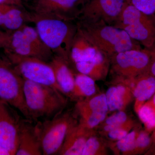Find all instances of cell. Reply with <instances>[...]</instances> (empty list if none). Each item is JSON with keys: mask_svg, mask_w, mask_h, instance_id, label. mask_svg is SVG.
<instances>
[{"mask_svg": "<svg viewBox=\"0 0 155 155\" xmlns=\"http://www.w3.org/2000/svg\"><path fill=\"white\" fill-rule=\"evenodd\" d=\"M78 29L95 46L109 57L127 50L143 48L125 31L104 22L78 19Z\"/></svg>", "mask_w": 155, "mask_h": 155, "instance_id": "cell-1", "label": "cell"}, {"mask_svg": "<svg viewBox=\"0 0 155 155\" xmlns=\"http://www.w3.org/2000/svg\"><path fill=\"white\" fill-rule=\"evenodd\" d=\"M29 14L30 22L35 25V28L45 44L52 51L54 55L64 58L69 64L70 48L77 30L76 21H66Z\"/></svg>", "mask_w": 155, "mask_h": 155, "instance_id": "cell-2", "label": "cell"}, {"mask_svg": "<svg viewBox=\"0 0 155 155\" xmlns=\"http://www.w3.org/2000/svg\"><path fill=\"white\" fill-rule=\"evenodd\" d=\"M23 94L29 120L52 118L62 112L66 101L51 87L24 79Z\"/></svg>", "mask_w": 155, "mask_h": 155, "instance_id": "cell-3", "label": "cell"}, {"mask_svg": "<svg viewBox=\"0 0 155 155\" xmlns=\"http://www.w3.org/2000/svg\"><path fill=\"white\" fill-rule=\"evenodd\" d=\"M114 26L125 31L144 48L155 47V16H149L126 3Z\"/></svg>", "mask_w": 155, "mask_h": 155, "instance_id": "cell-4", "label": "cell"}, {"mask_svg": "<svg viewBox=\"0 0 155 155\" xmlns=\"http://www.w3.org/2000/svg\"><path fill=\"white\" fill-rule=\"evenodd\" d=\"M24 79L4 54H0V101L8 103L28 119L23 94Z\"/></svg>", "mask_w": 155, "mask_h": 155, "instance_id": "cell-5", "label": "cell"}, {"mask_svg": "<svg viewBox=\"0 0 155 155\" xmlns=\"http://www.w3.org/2000/svg\"><path fill=\"white\" fill-rule=\"evenodd\" d=\"M75 124V120L68 113H61L51 119L38 122L35 127L43 155H58L68 131Z\"/></svg>", "mask_w": 155, "mask_h": 155, "instance_id": "cell-6", "label": "cell"}, {"mask_svg": "<svg viewBox=\"0 0 155 155\" xmlns=\"http://www.w3.org/2000/svg\"><path fill=\"white\" fill-rule=\"evenodd\" d=\"M89 0H27L24 7L31 14L76 21Z\"/></svg>", "mask_w": 155, "mask_h": 155, "instance_id": "cell-7", "label": "cell"}, {"mask_svg": "<svg viewBox=\"0 0 155 155\" xmlns=\"http://www.w3.org/2000/svg\"><path fill=\"white\" fill-rule=\"evenodd\" d=\"M5 55L23 79L51 87L60 92L54 71L49 63L32 57Z\"/></svg>", "mask_w": 155, "mask_h": 155, "instance_id": "cell-8", "label": "cell"}, {"mask_svg": "<svg viewBox=\"0 0 155 155\" xmlns=\"http://www.w3.org/2000/svg\"><path fill=\"white\" fill-rule=\"evenodd\" d=\"M113 71L120 77L134 78L149 71L150 51L146 49L127 50L110 58Z\"/></svg>", "mask_w": 155, "mask_h": 155, "instance_id": "cell-9", "label": "cell"}, {"mask_svg": "<svg viewBox=\"0 0 155 155\" xmlns=\"http://www.w3.org/2000/svg\"><path fill=\"white\" fill-rule=\"evenodd\" d=\"M16 110L8 103L0 101V145L11 155H16L23 120Z\"/></svg>", "mask_w": 155, "mask_h": 155, "instance_id": "cell-10", "label": "cell"}, {"mask_svg": "<svg viewBox=\"0 0 155 155\" xmlns=\"http://www.w3.org/2000/svg\"><path fill=\"white\" fill-rule=\"evenodd\" d=\"M126 3V0H89L78 19L114 25Z\"/></svg>", "mask_w": 155, "mask_h": 155, "instance_id": "cell-11", "label": "cell"}, {"mask_svg": "<svg viewBox=\"0 0 155 155\" xmlns=\"http://www.w3.org/2000/svg\"><path fill=\"white\" fill-rule=\"evenodd\" d=\"M76 108L80 116L79 123L91 130L105 120L109 110L105 94L79 101Z\"/></svg>", "mask_w": 155, "mask_h": 155, "instance_id": "cell-12", "label": "cell"}, {"mask_svg": "<svg viewBox=\"0 0 155 155\" xmlns=\"http://www.w3.org/2000/svg\"><path fill=\"white\" fill-rule=\"evenodd\" d=\"M3 49L6 55L32 57L45 61L21 27L9 32L8 39Z\"/></svg>", "mask_w": 155, "mask_h": 155, "instance_id": "cell-13", "label": "cell"}, {"mask_svg": "<svg viewBox=\"0 0 155 155\" xmlns=\"http://www.w3.org/2000/svg\"><path fill=\"white\" fill-rule=\"evenodd\" d=\"M49 64L54 71L60 92L63 94L73 98L75 74L69 62L61 57L54 55Z\"/></svg>", "mask_w": 155, "mask_h": 155, "instance_id": "cell-14", "label": "cell"}, {"mask_svg": "<svg viewBox=\"0 0 155 155\" xmlns=\"http://www.w3.org/2000/svg\"><path fill=\"white\" fill-rule=\"evenodd\" d=\"M31 121L26 119L22 121L16 155H43L41 144L35 125H32Z\"/></svg>", "mask_w": 155, "mask_h": 155, "instance_id": "cell-15", "label": "cell"}, {"mask_svg": "<svg viewBox=\"0 0 155 155\" xmlns=\"http://www.w3.org/2000/svg\"><path fill=\"white\" fill-rule=\"evenodd\" d=\"M30 22V14L26 9L12 5H0V28L10 32Z\"/></svg>", "mask_w": 155, "mask_h": 155, "instance_id": "cell-16", "label": "cell"}, {"mask_svg": "<svg viewBox=\"0 0 155 155\" xmlns=\"http://www.w3.org/2000/svg\"><path fill=\"white\" fill-rule=\"evenodd\" d=\"M92 134L91 129L75 124L68 131L58 155H81L87 140Z\"/></svg>", "mask_w": 155, "mask_h": 155, "instance_id": "cell-17", "label": "cell"}, {"mask_svg": "<svg viewBox=\"0 0 155 155\" xmlns=\"http://www.w3.org/2000/svg\"><path fill=\"white\" fill-rule=\"evenodd\" d=\"M101 53L77 28L70 48V65L91 61Z\"/></svg>", "mask_w": 155, "mask_h": 155, "instance_id": "cell-18", "label": "cell"}, {"mask_svg": "<svg viewBox=\"0 0 155 155\" xmlns=\"http://www.w3.org/2000/svg\"><path fill=\"white\" fill-rule=\"evenodd\" d=\"M110 64V58L101 53L91 61L77 63L74 66L78 72L88 75L96 80L105 77Z\"/></svg>", "mask_w": 155, "mask_h": 155, "instance_id": "cell-19", "label": "cell"}, {"mask_svg": "<svg viewBox=\"0 0 155 155\" xmlns=\"http://www.w3.org/2000/svg\"><path fill=\"white\" fill-rule=\"evenodd\" d=\"M105 95L109 111L121 110L130 101L131 91L124 84H117L108 89Z\"/></svg>", "mask_w": 155, "mask_h": 155, "instance_id": "cell-20", "label": "cell"}, {"mask_svg": "<svg viewBox=\"0 0 155 155\" xmlns=\"http://www.w3.org/2000/svg\"><path fill=\"white\" fill-rule=\"evenodd\" d=\"M134 81L133 94L137 101L143 102L154 94L155 77L149 71L134 78Z\"/></svg>", "mask_w": 155, "mask_h": 155, "instance_id": "cell-21", "label": "cell"}, {"mask_svg": "<svg viewBox=\"0 0 155 155\" xmlns=\"http://www.w3.org/2000/svg\"><path fill=\"white\" fill-rule=\"evenodd\" d=\"M96 92L95 80L88 75L78 72L75 75L73 98L90 97Z\"/></svg>", "mask_w": 155, "mask_h": 155, "instance_id": "cell-22", "label": "cell"}, {"mask_svg": "<svg viewBox=\"0 0 155 155\" xmlns=\"http://www.w3.org/2000/svg\"><path fill=\"white\" fill-rule=\"evenodd\" d=\"M138 115L140 119L148 129L155 127V109L153 106L146 104L139 108Z\"/></svg>", "mask_w": 155, "mask_h": 155, "instance_id": "cell-23", "label": "cell"}, {"mask_svg": "<svg viewBox=\"0 0 155 155\" xmlns=\"http://www.w3.org/2000/svg\"><path fill=\"white\" fill-rule=\"evenodd\" d=\"M127 114L124 111L119 110L106 119L103 128L106 132L116 129L127 122Z\"/></svg>", "mask_w": 155, "mask_h": 155, "instance_id": "cell-24", "label": "cell"}, {"mask_svg": "<svg viewBox=\"0 0 155 155\" xmlns=\"http://www.w3.org/2000/svg\"><path fill=\"white\" fill-rule=\"evenodd\" d=\"M104 147L100 139L91 134L87 140L81 155L104 154Z\"/></svg>", "mask_w": 155, "mask_h": 155, "instance_id": "cell-25", "label": "cell"}, {"mask_svg": "<svg viewBox=\"0 0 155 155\" xmlns=\"http://www.w3.org/2000/svg\"><path fill=\"white\" fill-rule=\"evenodd\" d=\"M137 135L135 130L129 132L125 137L117 141L116 147L122 153H132L135 147L136 139Z\"/></svg>", "mask_w": 155, "mask_h": 155, "instance_id": "cell-26", "label": "cell"}, {"mask_svg": "<svg viewBox=\"0 0 155 155\" xmlns=\"http://www.w3.org/2000/svg\"><path fill=\"white\" fill-rule=\"evenodd\" d=\"M126 2L144 14L155 16V0H126Z\"/></svg>", "mask_w": 155, "mask_h": 155, "instance_id": "cell-27", "label": "cell"}, {"mask_svg": "<svg viewBox=\"0 0 155 155\" xmlns=\"http://www.w3.org/2000/svg\"><path fill=\"white\" fill-rule=\"evenodd\" d=\"M132 122L127 121L124 125L107 132L108 137L113 140H118L125 137L131 129Z\"/></svg>", "mask_w": 155, "mask_h": 155, "instance_id": "cell-28", "label": "cell"}, {"mask_svg": "<svg viewBox=\"0 0 155 155\" xmlns=\"http://www.w3.org/2000/svg\"><path fill=\"white\" fill-rule=\"evenodd\" d=\"M150 142V139L147 133L146 132H140L137 134L136 139L135 147V150L142 149L148 146Z\"/></svg>", "mask_w": 155, "mask_h": 155, "instance_id": "cell-29", "label": "cell"}, {"mask_svg": "<svg viewBox=\"0 0 155 155\" xmlns=\"http://www.w3.org/2000/svg\"><path fill=\"white\" fill-rule=\"evenodd\" d=\"M8 5L24 8L22 0H0V5Z\"/></svg>", "mask_w": 155, "mask_h": 155, "instance_id": "cell-30", "label": "cell"}, {"mask_svg": "<svg viewBox=\"0 0 155 155\" xmlns=\"http://www.w3.org/2000/svg\"><path fill=\"white\" fill-rule=\"evenodd\" d=\"M9 36V32L0 30V48H4L7 44Z\"/></svg>", "mask_w": 155, "mask_h": 155, "instance_id": "cell-31", "label": "cell"}, {"mask_svg": "<svg viewBox=\"0 0 155 155\" xmlns=\"http://www.w3.org/2000/svg\"><path fill=\"white\" fill-rule=\"evenodd\" d=\"M150 51L151 54V61L150 65L149 72L155 77V47Z\"/></svg>", "mask_w": 155, "mask_h": 155, "instance_id": "cell-32", "label": "cell"}, {"mask_svg": "<svg viewBox=\"0 0 155 155\" xmlns=\"http://www.w3.org/2000/svg\"><path fill=\"white\" fill-rule=\"evenodd\" d=\"M0 155H11L8 150L3 147L0 145Z\"/></svg>", "mask_w": 155, "mask_h": 155, "instance_id": "cell-33", "label": "cell"}, {"mask_svg": "<svg viewBox=\"0 0 155 155\" xmlns=\"http://www.w3.org/2000/svg\"><path fill=\"white\" fill-rule=\"evenodd\" d=\"M153 104L154 106V108L155 109V94L153 98Z\"/></svg>", "mask_w": 155, "mask_h": 155, "instance_id": "cell-34", "label": "cell"}, {"mask_svg": "<svg viewBox=\"0 0 155 155\" xmlns=\"http://www.w3.org/2000/svg\"><path fill=\"white\" fill-rule=\"evenodd\" d=\"M22 2H23V3L24 4V3L25 2H26V1H27V0H22Z\"/></svg>", "mask_w": 155, "mask_h": 155, "instance_id": "cell-35", "label": "cell"}]
</instances>
